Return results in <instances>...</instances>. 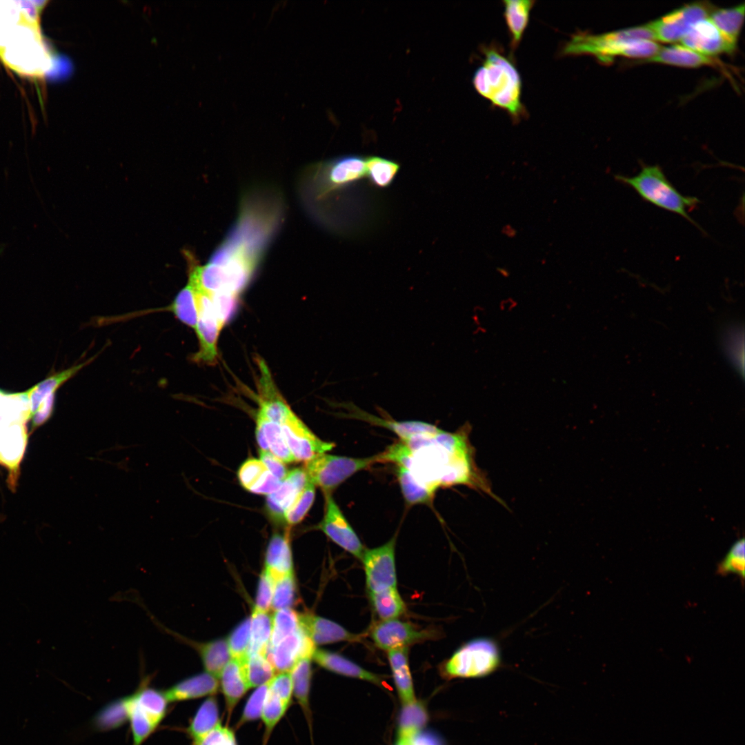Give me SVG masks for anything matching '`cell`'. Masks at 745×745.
<instances>
[{
	"mask_svg": "<svg viewBox=\"0 0 745 745\" xmlns=\"http://www.w3.org/2000/svg\"><path fill=\"white\" fill-rule=\"evenodd\" d=\"M470 432L468 427L463 426L455 433L443 430L437 435H420L404 441L412 451L407 469L418 480L436 490L440 486H477L483 477V471L476 465Z\"/></svg>",
	"mask_w": 745,
	"mask_h": 745,
	"instance_id": "obj_1",
	"label": "cell"
},
{
	"mask_svg": "<svg viewBox=\"0 0 745 745\" xmlns=\"http://www.w3.org/2000/svg\"><path fill=\"white\" fill-rule=\"evenodd\" d=\"M39 3L0 1V59L15 72L34 77L52 64L40 30Z\"/></svg>",
	"mask_w": 745,
	"mask_h": 745,
	"instance_id": "obj_2",
	"label": "cell"
},
{
	"mask_svg": "<svg viewBox=\"0 0 745 745\" xmlns=\"http://www.w3.org/2000/svg\"><path fill=\"white\" fill-rule=\"evenodd\" d=\"M648 24L602 34L579 32L564 46V55H591L602 63H608L618 55L648 59L661 46L657 43Z\"/></svg>",
	"mask_w": 745,
	"mask_h": 745,
	"instance_id": "obj_3",
	"label": "cell"
},
{
	"mask_svg": "<svg viewBox=\"0 0 745 745\" xmlns=\"http://www.w3.org/2000/svg\"><path fill=\"white\" fill-rule=\"evenodd\" d=\"M484 59L475 70L473 84L476 91L493 106L506 110L514 119L524 115L522 103V79L507 57L494 47L484 49Z\"/></svg>",
	"mask_w": 745,
	"mask_h": 745,
	"instance_id": "obj_4",
	"label": "cell"
},
{
	"mask_svg": "<svg viewBox=\"0 0 745 745\" xmlns=\"http://www.w3.org/2000/svg\"><path fill=\"white\" fill-rule=\"evenodd\" d=\"M364 178L366 157L340 156L310 166L301 177L300 195L308 208H316Z\"/></svg>",
	"mask_w": 745,
	"mask_h": 745,
	"instance_id": "obj_5",
	"label": "cell"
},
{
	"mask_svg": "<svg viewBox=\"0 0 745 745\" xmlns=\"http://www.w3.org/2000/svg\"><path fill=\"white\" fill-rule=\"evenodd\" d=\"M616 178L634 189L646 201L677 214L699 227L688 215V210L695 208L699 201L678 192L659 166L644 165L634 176L617 175Z\"/></svg>",
	"mask_w": 745,
	"mask_h": 745,
	"instance_id": "obj_6",
	"label": "cell"
},
{
	"mask_svg": "<svg viewBox=\"0 0 745 745\" xmlns=\"http://www.w3.org/2000/svg\"><path fill=\"white\" fill-rule=\"evenodd\" d=\"M501 665L500 648L489 637H478L460 646L444 665L450 678H477L495 672Z\"/></svg>",
	"mask_w": 745,
	"mask_h": 745,
	"instance_id": "obj_7",
	"label": "cell"
},
{
	"mask_svg": "<svg viewBox=\"0 0 745 745\" xmlns=\"http://www.w3.org/2000/svg\"><path fill=\"white\" fill-rule=\"evenodd\" d=\"M378 462L377 455L354 458L323 453L306 461L304 470L310 482L321 488L324 495L332 494L355 473Z\"/></svg>",
	"mask_w": 745,
	"mask_h": 745,
	"instance_id": "obj_8",
	"label": "cell"
},
{
	"mask_svg": "<svg viewBox=\"0 0 745 745\" xmlns=\"http://www.w3.org/2000/svg\"><path fill=\"white\" fill-rule=\"evenodd\" d=\"M188 281L195 291L197 309L195 330L199 339V350L192 359L199 364H215L218 355L217 341L223 327L216 316L210 294L191 279Z\"/></svg>",
	"mask_w": 745,
	"mask_h": 745,
	"instance_id": "obj_9",
	"label": "cell"
},
{
	"mask_svg": "<svg viewBox=\"0 0 745 745\" xmlns=\"http://www.w3.org/2000/svg\"><path fill=\"white\" fill-rule=\"evenodd\" d=\"M715 6L708 1L685 4L647 23L655 39L665 43L681 40L697 21L708 17Z\"/></svg>",
	"mask_w": 745,
	"mask_h": 745,
	"instance_id": "obj_10",
	"label": "cell"
},
{
	"mask_svg": "<svg viewBox=\"0 0 745 745\" xmlns=\"http://www.w3.org/2000/svg\"><path fill=\"white\" fill-rule=\"evenodd\" d=\"M395 546L396 535L379 546L365 548L360 560L368 593L397 587Z\"/></svg>",
	"mask_w": 745,
	"mask_h": 745,
	"instance_id": "obj_11",
	"label": "cell"
},
{
	"mask_svg": "<svg viewBox=\"0 0 745 745\" xmlns=\"http://www.w3.org/2000/svg\"><path fill=\"white\" fill-rule=\"evenodd\" d=\"M432 630L419 629L412 623L398 619L380 620L370 629V637L375 646L386 652L431 639Z\"/></svg>",
	"mask_w": 745,
	"mask_h": 745,
	"instance_id": "obj_12",
	"label": "cell"
},
{
	"mask_svg": "<svg viewBox=\"0 0 745 745\" xmlns=\"http://www.w3.org/2000/svg\"><path fill=\"white\" fill-rule=\"evenodd\" d=\"M284 437L295 461H309L332 450L335 444L317 437L292 411L281 424Z\"/></svg>",
	"mask_w": 745,
	"mask_h": 745,
	"instance_id": "obj_13",
	"label": "cell"
},
{
	"mask_svg": "<svg viewBox=\"0 0 745 745\" xmlns=\"http://www.w3.org/2000/svg\"><path fill=\"white\" fill-rule=\"evenodd\" d=\"M325 511L318 528L334 543L361 559L365 548L332 494H325Z\"/></svg>",
	"mask_w": 745,
	"mask_h": 745,
	"instance_id": "obj_14",
	"label": "cell"
},
{
	"mask_svg": "<svg viewBox=\"0 0 745 745\" xmlns=\"http://www.w3.org/2000/svg\"><path fill=\"white\" fill-rule=\"evenodd\" d=\"M315 645L299 626V628L269 649L267 657L275 672H290L301 659H312Z\"/></svg>",
	"mask_w": 745,
	"mask_h": 745,
	"instance_id": "obj_15",
	"label": "cell"
},
{
	"mask_svg": "<svg viewBox=\"0 0 745 745\" xmlns=\"http://www.w3.org/2000/svg\"><path fill=\"white\" fill-rule=\"evenodd\" d=\"M680 41L682 45L709 57L731 53L737 46L725 37L708 17L695 23Z\"/></svg>",
	"mask_w": 745,
	"mask_h": 745,
	"instance_id": "obj_16",
	"label": "cell"
},
{
	"mask_svg": "<svg viewBox=\"0 0 745 745\" xmlns=\"http://www.w3.org/2000/svg\"><path fill=\"white\" fill-rule=\"evenodd\" d=\"M28 444V430L24 423L5 426L0 433V464L9 470V485L15 486L19 465Z\"/></svg>",
	"mask_w": 745,
	"mask_h": 745,
	"instance_id": "obj_17",
	"label": "cell"
},
{
	"mask_svg": "<svg viewBox=\"0 0 745 745\" xmlns=\"http://www.w3.org/2000/svg\"><path fill=\"white\" fill-rule=\"evenodd\" d=\"M299 626L315 645L338 642H359L361 636L347 630L339 624L310 614L299 615Z\"/></svg>",
	"mask_w": 745,
	"mask_h": 745,
	"instance_id": "obj_18",
	"label": "cell"
},
{
	"mask_svg": "<svg viewBox=\"0 0 745 745\" xmlns=\"http://www.w3.org/2000/svg\"><path fill=\"white\" fill-rule=\"evenodd\" d=\"M309 481L304 468L289 471L279 487L267 495L266 507L270 518L275 522L284 521L286 510Z\"/></svg>",
	"mask_w": 745,
	"mask_h": 745,
	"instance_id": "obj_19",
	"label": "cell"
},
{
	"mask_svg": "<svg viewBox=\"0 0 745 745\" xmlns=\"http://www.w3.org/2000/svg\"><path fill=\"white\" fill-rule=\"evenodd\" d=\"M346 408L348 410V413L346 414L348 417L362 420L373 425L386 428L397 435L401 441H406L420 435H434L441 430L433 424L424 421H398L394 419L379 417L364 411L352 404H347Z\"/></svg>",
	"mask_w": 745,
	"mask_h": 745,
	"instance_id": "obj_20",
	"label": "cell"
},
{
	"mask_svg": "<svg viewBox=\"0 0 745 745\" xmlns=\"http://www.w3.org/2000/svg\"><path fill=\"white\" fill-rule=\"evenodd\" d=\"M96 357L97 355L92 356L80 364L55 372L27 390L15 394L19 397H21L23 401L29 403L30 419H31L32 415L37 411L41 402L48 395L56 393L59 388L74 377L81 369L90 364Z\"/></svg>",
	"mask_w": 745,
	"mask_h": 745,
	"instance_id": "obj_21",
	"label": "cell"
},
{
	"mask_svg": "<svg viewBox=\"0 0 745 745\" xmlns=\"http://www.w3.org/2000/svg\"><path fill=\"white\" fill-rule=\"evenodd\" d=\"M219 688L218 678L205 671L181 679L164 693L168 702H179L213 696Z\"/></svg>",
	"mask_w": 745,
	"mask_h": 745,
	"instance_id": "obj_22",
	"label": "cell"
},
{
	"mask_svg": "<svg viewBox=\"0 0 745 745\" xmlns=\"http://www.w3.org/2000/svg\"><path fill=\"white\" fill-rule=\"evenodd\" d=\"M237 477L244 489L258 495H268L275 491L281 483L259 459L256 458L246 460L239 467Z\"/></svg>",
	"mask_w": 745,
	"mask_h": 745,
	"instance_id": "obj_23",
	"label": "cell"
},
{
	"mask_svg": "<svg viewBox=\"0 0 745 745\" xmlns=\"http://www.w3.org/2000/svg\"><path fill=\"white\" fill-rule=\"evenodd\" d=\"M255 435L260 449L268 450L284 463L295 461L286 444L281 425L269 420L258 411Z\"/></svg>",
	"mask_w": 745,
	"mask_h": 745,
	"instance_id": "obj_24",
	"label": "cell"
},
{
	"mask_svg": "<svg viewBox=\"0 0 745 745\" xmlns=\"http://www.w3.org/2000/svg\"><path fill=\"white\" fill-rule=\"evenodd\" d=\"M219 686L223 693L228 722L233 711L247 691L250 688L242 668L241 663L231 659L223 669L219 677Z\"/></svg>",
	"mask_w": 745,
	"mask_h": 745,
	"instance_id": "obj_25",
	"label": "cell"
},
{
	"mask_svg": "<svg viewBox=\"0 0 745 745\" xmlns=\"http://www.w3.org/2000/svg\"><path fill=\"white\" fill-rule=\"evenodd\" d=\"M264 569L274 581L292 573L288 532L276 533L271 537L266 549Z\"/></svg>",
	"mask_w": 745,
	"mask_h": 745,
	"instance_id": "obj_26",
	"label": "cell"
},
{
	"mask_svg": "<svg viewBox=\"0 0 745 745\" xmlns=\"http://www.w3.org/2000/svg\"><path fill=\"white\" fill-rule=\"evenodd\" d=\"M312 659L322 668L337 674L366 680L377 685L382 683L381 678L354 662L335 653L323 649H315Z\"/></svg>",
	"mask_w": 745,
	"mask_h": 745,
	"instance_id": "obj_27",
	"label": "cell"
},
{
	"mask_svg": "<svg viewBox=\"0 0 745 745\" xmlns=\"http://www.w3.org/2000/svg\"><path fill=\"white\" fill-rule=\"evenodd\" d=\"M642 61L682 67H699L716 63V60L712 57L704 55L682 44L661 47L655 55Z\"/></svg>",
	"mask_w": 745,
	"mask_h": 745,
	"instance_id": "obj_28",
	"label": "cell"
},
{
	"mask_svg": "<svg viewBox=\"0 0 745 745\" xmlns=\"http://www.w3.org/2000/svg\"><path fill=\"white\" fill-rule=\"evenodd\" d=\"M144 678L139 688L130 698L132 703L157 726L166 715L168 700L164 693L148 684Z\"/></svg>",
	"mask_w": 745,
	"mask_h": 745,
	"instance_id": "obj_29",
	"label": "cell"
},
{
	"mask_svg": "<svg viewBox=\"0 0 745 745\" xmlns=\"http://www.w3.org/2000/svg\"><path fill=\"white\" fill-rule=\"evenodd\" d=\"M388 662L398 694L404 704L414 702L413 684L408 663V647L387 652Z\"/></svg>",
	"mask_w": 745,
	"mask_h": 745,
	"instance_id": "obj_30",
	"label": "cell"
},
{
	"mask_svg": "<svg viewBox=\"0 0 745 745\" xmlns=\"http://www.w3.org/2000/svg\"><path fill=\"white\" fill-rule=\"evenodd\" d=\"M293 696L297 700L304 715L312 735V713L310 705V682L312 678L311 658L300 659L290 671Z\"/></svg>",
	"mask_w": 745,
	"mask_h": 745,
	"instance_id": "obj_31",
	"label": "cell"
},
{
	"mask_svg": "<svg viewBox=\"0 0 745 745\" xmlns=\"http://www.w3.org/2000/svg\"><path fill=\"white\" fill-rule=\"evenodd\" d=\"M504 16L511 37L512 49L519 43L529 21L535 1L505 0Z\"/></svg>",
	"mask_w": 745,
	"mask_h": 745,
	"instance_id": "obj_32",
	"label": "cell"
},
{
	"mask_svg": "<svg viewBox=\"0 0 745 745\" xmlns=\"http://www.w3.org/2000/svg\"><path fill=\"white\" fill-rule=\"evenodd\" d=\"M220 723L218 701L214 695L210 696L197 708L186 728L187 734L194 742Z\"/></svg>",
	"mask_w": 745,
	"mask_h": 745,
	"instance_id": "obj_33",
	"label": "cell"
},
{
	"mask_svg": "<svg viewBox=\"0 0 745 745\" xmlns=\"http://www.w3.org/2000/svg\"><path fill=\"white\" fill-rule=\"evenodd\" d=\"M250 622L247 657L253 655L267 656L272 630V616L268 612L253 608Z\"/></svg>",
	"mask_w": 745,
	"mask_h": 745,
	"instance_id": "obj_34",
	"label": "cell"
},
{
	"mask_svg": "<svg viewBox=\"0 0 745 745\" xmlns=\"http://www.w3.org/2000/svg\"><path fill=\"white\" fill-rule=\"evenodd\" d=\"M744 3L729 8H716L708 19L728 39L737 43L744 19Z\"/></svg>",
	"mask_w": 745,
	"mask_h": 745,
	"instance_id": "obj_35",
	"label": "cell"
},
{
	"mask_svg": "<svg viewBox=\"0 0 745 745\" xmlns=\"http://www.w3.org/2000/svg\"><path fill=\"white\" fill-rule=\"evenodd\" d=\"M368 593L372 609L381 620L397 619L405 613L406 606L397 587Z\"/></svg>",
	"mask_w": 745,
	"mask_h": 745,
	"instance_id": "obj_36",
	"label": "cell"
},
{
	"mask_svg": "<svg viewBox=\"0 0 745 745\" xmlns=\"http://www.w3.org/2000/svg\"><path fill=\"white\" fill-rule=\"evenodd\" d=\"M401 168L397 161L379 156L366 157V178L370 186L386 188L395 179Z\"/></svg>",
	"mask_w": 745,
	"mask_h": 745,
	"instance_id": "obj_37",
	"label": "cell"
},
{
	"mask_svg": "<svg viewBox=\"0 0 745 745\" xmlns=\"http://www.w3.org/2000/svg\"><path fill=\"white\" fill-rule=\"evenodd\" d=\"M397 466L398 482L406 501L410 505L430 502L436 489L418 480L406 468Z\"/></svg>",
	"mask_w": 745,
	"mask_h": 745,
	"instance_id": "obj_38",
	"label": "cell"
},
{
	"mask_svg": "<svg viewBox=\"0 0 745 745\" xmlns=\"http://www.w3.org/2000/svg\"><path fill=\"white\" fill-rule=\"evenodd\" d=\"M427 720L428 713L422 703L415 700L404 704L399 717L397 739H411L421 731Z\"/></svg>",
	"mask_w": 745,
	"mask_h": 745,
	"instance_id": "obj_39",
	"label": "cell"
},
{
	"mask_svg": "<svg viewBox=\"0 0 745 745\" xmlns=\"http://www.w3.org/2000/svg\"><path fill=\"white\" fill-rule=\"evenodd\" d=\"M165 309L172 312L183 324L195 328L197 319L196 295L194 287L189 281L177 295L172 303Z\"/></svg>",
	"mask_w": 745,
	"mask_h": 745,
	"instance_id": "obj_40",
	"label": "cell"
},
{
	"mask_svg": "<svg viewBox=\"0 0 745 745\" xmlns=\"http://www.w3.org/2000/svg\"><path fill=\"white\" fill-rule=\"evenodd\" d=\"M240 662L250 688L269 682L275 675V670L266 655H253Z\"/></svg>",
	"mask_w": 745,
	"mask_h": 745,
	"instance_id": "obj_41",
	"label": "cell"
},
{
	"mask_svg": "<svg viewBox=\"0 0 745 745\" xmlns=\"http://www.w3.org/2000/svg\"><path fill=\"white\" fill-rule=\"evenodd\" d=\"M128 720L126 697L110 702L94 718V725L99 731L117 728Z\"/></svg>",
	"mask_w": 745,
	"mask_h": 745,
	"instance_id": "obj_42",
	"label": "cell"
},
{
	"mask_svg": "<svg viewBox=\"0 0 745 745\" xmlns=\"http://www.w3.org/2000/svg\"><path fill=\"white\" fill-rule=\"evenodd\" d=\"M272 619V630L268 650L299 627V615L290 608L275 610Z\"/></svg>",
	"mask_w": 745,
	"mask_h": 745,
	"instance_id": "obj_43",
	"label": "cell"
},
{
	"mask_svg": "<svg viewBox=\"0 0 745 745\" xmlns=\"http://www.w3.org/2000/svg\"><path fill=\"white\" fill-rule=\"evenodd\" d=\"M288 708L279 697L268 691L261 716L265 728L262 745H267L272 731Z\"/></svg>",
	"mask_w": 745,
	"mask_h": 745,
	"instance_id": "obj_44",
	"label": "cell"
},
{
	"mask_svg": "<svg viewBox=\"0 0 745 745\" xmlns=\"http://www.w3.org/2000/svg\"><path fill=\"white\" fill-rule=\"evenodd\" d=\"M126 699L133 745H141L154 732L157 725L132 703L130 696H127Z\"/></svg>",
	"mask_w": 745,
	"mask_h": 745,
	"instance_id": "obj_45",
	"label": "cell"
},
{
	"mask_svg": "<svg viewBox=\"0 0 745 745\" xmlns=\"http://www.w3.org/2000/svg\"><path fill=\"white\" fill-rule=\"evenodd\" d=\"M717 573L721 575L735 574L742 580L745 575V541L744 538L737 540L728 550L724 559L718 564Z\"/></svg>",
	"mask_w": 745,
	"mask_h": 745,
	"instance_id": "obj_46",
	"label": "cell"
},
{
	"mask_svg": "<svg viewBox=\"0 0 745 745\" xmlns=\"http://www.w3.org/2000/svg\"><path fill=\"white\" fill-rule=\"evenodd\" d=\"M315 486L310 481L299 492L286 510L284 521L290 526L299 523L311 508L315 496Z\"/></svg>",
	"mask_w": 745,
	"mask_h": 745,
	"instance_id": "obj_47",
	"label": "cell"
},
{
	"mask_svg": "<svg viewBox=\"0 0 745 745\" xmlns=\"http://www.w3.org/2000/svg\"><path fill=\"white\" fill-rule=\"evenodd\" d=\"M268 692V682L256 688L248 697L235 728L261 718L263 707Z\"/></svg>",
	"mask_w": 745,
	"mask_h": 745,
	"instance_id": "obj_48",
	"label": "cell"
},
{
	"mask_svg": "<svg viewBox=\"0 0 745 745\" xmlns=\"http://www.w3.org/2000/svg\"><path fill=\"white\" fill-rule=\"evenodd\" d=\"M250 624V617L244 619L233 630L226 640L232 659L241 661L247 657Z\"/></svg>",
	"mask_w": 745,
	"mask_h": 745,
	"instance_id": "obj_49",
	"label": "cell"
},
{
	"mask_svg": "<svg viewBox=\"0 0 745 745\" xmlns=\"http://www.w3.org/2000/svg\"><path fill=\"white\" fill-rule=\"evenodd\" d=\"M295 593V582L293 573L274 581V590L271 608L277 610L290 608Z\"/></svg>",
	"mask_w": 745,
	"mask_h": 745,
	"instance_id": "obj_50",
	"label": "cell"
},
{
	"mask_svg": "<svg viewBox=\"0 0 745 745\" xmlns=\"http://www.w3.org/2000/svg\"><path fill=\"white\" fill-rule=\"evenodd\" d=\"M268 691L279 697L286 705L290 706L293 696L290 672L275 674L268 682Z\"/></svg>",
	"mask_w": 745,
	"mask_h": 745,
	"instance_id": "obj_51",
	"label": "cell"
},
{
	"mask_svg": "<svg viewBox=\"0 0 745 745\" xmlns=\"http://www.w3.org/2000/svg\"><path fill=\"white\" fill-rule=\"evenodd\" d=\"M192 745H238L234 731L220 723Z\"/></svg>",
	"mask_w": 745,
	"mask_h": 745,
	"instance_id": "obj_52",
	"label": "cell"
},
{
	"mask_svg": "<svg viewBox=\"0 0 745 745\" xmlns=\"http://www.w3.org/2000/svg\"><path fill=\"white\" fill-rule=\"evenodd\" d=\"M274 580L265 569L261 574L254 609L268 612L271 608Z\"/></svg>",
	"mask_w": 745,
	"mask_h": 745,
	"instance_id": "obj_53",
	"label": "cell"
},
{
	"mask_svg": "<svg viewBox=\"0 0 745 745\" xmlns=\"http://www.w3.org/2000/svg\"><path fill=\"white\" fill-rule=\"evenodd\" d=\"M56 393L48 395L41 402L37 411L32 415V432L48 421L53 413L55 404Z\"/></svg>",
	"mask_w": 745,
	"mask_h": 745,
	"instance_id": "obj_54",
	"label": "cell"
},
{
	"mask_svg": "<svg viewBox=\"0 0 745 745\" xmlns=\"http://www.w3.org/2000/svg\"><path fill=\"white\" fill-rule=\"evenodd\" d=\"M259 459L264 463L270 473L278 479L282 481L287 475L288 471L281 460L276 457L268 450H259Z\"/></svg>",
	"mask_w": 745,
	"mask_h": 745,
	"instance_id": "obj_55",
	"label": "cell"
},
{
	"mask_svg": "<svg viewBox=\"0 0 745 745\" xmlns=\"http://www.w3.org/2000/svg\"><path fill=\"white\" fill-rule=\"evenodd\" d=\"M410 741L411 745H445L439 735L430 731L418 732Z\"/></svg>",
	"mask_w": 745,
	"mask_h": 745,
	"instance_id": "obj_56",
	"label": "cell"
},
{
	"mask_svg": "<svg viewBox=\"0 0 745 745\" xmlns=\"http://www.w3.org/2000/svg\"><path fill=\"white\" fill-rule=\"evenodd\" d=\"M410 739H397L395 745H411Z\"/></svg>",
	"mask_w": 745,
	"mask_h": 745,
	"instance_id": "obj_57",
	"label": "cell"
}]
</instances>
